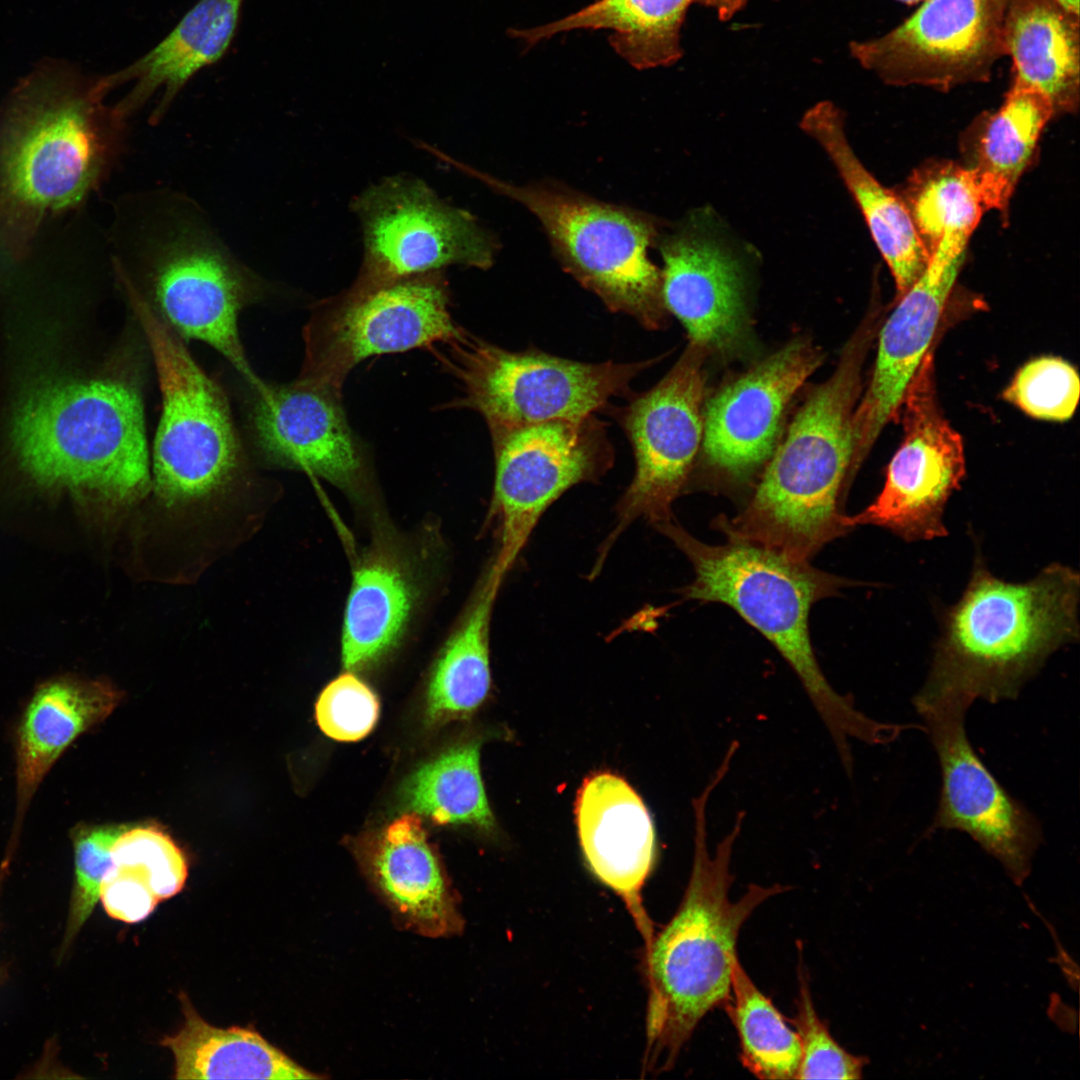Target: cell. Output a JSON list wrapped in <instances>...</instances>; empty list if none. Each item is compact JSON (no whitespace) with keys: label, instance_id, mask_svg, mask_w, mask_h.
Here are the masks:
<instances>
[{"label":"cell","instance_id":"cell-25","mask_svg":"<svg viewBox=\"0 0 1080 1080\" xmlns=\"http://www.w3.org/2000/svg\"><path fill=\"white\" fill-rule=\"evenodd\" d=\"M363 863L377 892L408 929L433 938L462 930L456 897L417 815L393 821L364 853Z\"/></svg>","mask_w":1080,"mask_h":1080},{"label":"cell","instance_id":"cell-17","mask_svg":"<svg viewBox=\"0 0 1080 1080\" xmlns=\"http://www.w3.org/2000/svg\"><path fill=\"white\" fill-rule=\"evenodd\" d=\"M914 707L925 722L941 770L932 828L965 832L1003 865L1015 883H1022L1041 841L1038 820L973 749L965 730L967 707L953 702Z\"/></svg>","mask_w":1080,"mask_h":1080},{"label":"cell","instance_id":"cell-8","mask_svg":"<svg viewBox=\"0 0 1080 1080\" xmlns=\"http://www.w3.org/2000/svg\"><path fill=\"white\" fill-rule=\"evenodd\" d=\"M495 191L518 201L542 224L565 270L614 313L648 330L663 328L662 274L650 260L656 220L554 184L518 186L471 170Z\"/></svg>","mask_w":1080,"mask_h":1080},{"label":"cell","instance_id":"cell-15","mask_svg":"<svg viewBox=\"0 0 1080 1080\" xmlns=\"http://www.w3.org/2000/svg\"><path fill=\"white\" fill-rule=\"evenodd\" d=\"M928 352L900 405L904 438L889 462L883 488L862 512L844 516L850 530L875 525L907 542L947 535L944 510L964 478L965 456L961 436L939 409Z\"/></svg>","mask_w":1080,"mask_h":1080},{"label":"cell","instance_id":"cell-13","mask_svg":"<svg viewBox=\"0 0 1080 1080\" xmlns=\"http://www.w3.org/2000/svg\"><path fill=\"white\" fill-rule=\"evenodd\" d=\"M1014 0H922L887 33L852 41L851 56L889 85L941 91L985 82L1005 56L1004 27Z\"/></svg>","mask_w":1080,"mask_h":1080},{"label":"cell","instance_id":"cell-27","mask_svg":"<svg viewBox=\"0 0 1080 1080\" xmlns=\"http://www.w3.org/2000/svg\"><path fill=\"white\" fill-rule=\"evenodd\" d=\"M1013 77L1037 88L1056 112H1073L1080 94V16L1058 0H1014L1004 27Z\"/></svg>","mask_w":1080,"mask_h":1080},{"label":"cell","instance_id":"cell-35","mask_svg":"<svg viewBox=\"0 0 1080 1080\" xmlns=\"http://www.w3.org/2000/svg\"><path fill=\"white\" fill-rule=\"evenodd\" d=\"M907 207L928 256L943 243L967 247L985 210L971 169L952 163L920 176Z\"/></svg>","mask_w":1080,"mask_h":1080},{"label":"cell","instance_id":"cell-38","mask_svg":"<svg viewBox=\"0 0 1080 1080\" xmlns=\"http://www.w3.org/2000/svg\"><path fill=\"white\" fill-rule=\"evenodd\" d=\"M1003 397L1031 417L1065 421L1079 402V375L1065 360L1037 358L1018 370Z\"/></svg>","mask_w":1080,"mask_h":1080},{"label":"cell","instance_id":"cell-16","mask_svg":"<svg viewBox=\"0 0 1080 1080\" xmlns=\"http://www.w3.org/2000/svg\"><path fill=\"white\" fill-rule=\"evenodd\" d=\"M356 209L365 243L356 284H378L456 264L486 269L493 262L495 241L472 216L415 180L395 178L374 186L359 198Z\"/></svg>","mask_w":1080,"mask_h":1080},{"label":"cell","instance_id":"cell-22","mask_svg":"<svg viewBox=\"0 0 1080 1080\" xmlns=\"http://www.w3.org/2000/svg\"><path fill=\"white\" fill-rule=\"evenodd\" d=\"M664 263L662 299L685 327L691 343L727 351L746 325L743 275L737 258L719 241L683 227L657 241Z\"/></svg>","mask_w":1080,"mask_h":1080},{"label":"cell","instance_id":"cell-6","mask_svg":"<svg viewBox=\"0 0 1080 1080\" xmlns=\"http://www.w3.org/2000/svg\"><path fill=\"white\" fill-rule=\"evenodd\" d=\"M118 208L112 262L138 272L166 324L213 347L262 391L267 383L250 366L237 326L240 310L259 295L257 276L183 194H131Z\"/></svg>","mask_w":1080,"mask_h":1080},{"label":"cell","instance_id":"cell-24","mask_svg":"<svg viewBox=\"0 0 1080 1080\" xmlns=\"http://www.w3.org/2000/svg\"><path fill=\"white\" fill-rule=\"evenodd\" d=\"M121 698L107 682L74 677L49 680L34 691L16 731V815L8 851L15 852L29 804L53 764Z\"/></svg>","mask_w":1080,"mask_h":1080},{"label":"cell","instance_id":"cell-11","mask_svg":"<svg viewBox=\"0 0 1080 1080\" xmlns=\"http://www.w3.org/2000/svg\"><path fill=\"white\" fill-rule=\"evenodd\" d=\"M463 328L452 318L438 272L361 285L315 304L303 329L304 359L297 381L342 393L366 358L432 349Z\"/></svg>","mask_w":1080,"mask_h":1080},{"label":"cell","instance_id":"cell-33","mask_svg":"<svg viewBox=\"0 0 1080 1080\" xmlns=\"http://www.w3.org/2000/svg\"><path fill=\"white\" fill-rule=\"evenodd\" d=\"M479 753V742L470 741L420 767L404 787L408 807L438 824L492 829L494 818L481 778Z\"/></svg>","mask_w":1080,"mask_h":1080},{"label":"cell","instance_id":"cell-9","mask_svg":"<svg viewBox=\"0 0 1080 1080\" xmlns=\"http://www.w3.org/2000/svg\"><path fill=\"white\" fill-rule=\"evenodd\" d=\"M116 278L151 349L162 396L152 487L166 505L224 490L237 476L241 445L221 388L122 273Z\"/></svg>","mask_w":1080,"mask_h":1080},{"label":"cell","instance_id":"cell-37","mask_svg":"<svg viewBox=\"0 0 1080 1080\" xmlns=\"http://www.w3.org/2000/svg\"><path fill=\"white\" fill-rule=\"evenodd\" d=\"M112 864L138 874L159 901L179 894L186 883L188 864L175 841L156 825H129L116 839Z\"/></svg>","mask_w":1080,"mask_h":1080},{"label":"cell","instance_id":"cell-30","mask_svg":"<svg viewBox=\"0 0 1080 1080\" xmlns=\"http://www.w3.org/2000/svg\"><path fill=\"white\" fill-rule=\"evenodd\" d=\"M698 0H597L554 22L512 29L511 36L532 45L577 29H608L616 53L637 69L677 62L682 56L681 27L688 7Z\"/></svg>","mask_w":1080,"mask_h":1080},{"label":"cell","instance_id":"cell-32","mask_svg":"<svg viewBox=\"0 0 1080 1080\" xmlns=\"http://www.w3.org/2000/svg\"><path fill=\"white\" fill-rule=\"evenodd\" d=\"M1054 114L1045 94L1013 77L1002 105L985 122L975 164L970 168L985 209L1006 210Z\"/></svg>","mask_w":1080,"mask_h":1080},{"label":"cell","instance_id":"cell-40","mask_svg":"<svg viewBox=\"0 0 1080 1080\" xmlns=\"http://www.w3.org/2000/svg\"><path fill=\"white\" fill-rule=\"evenodd\" d=\"M379 703L373 691L352 673L330 682L316 703L320 729L338 741H357L374 727Z\"/></svg>","mask_w":1080,"mask_h":1080},{"label":"cell","instance_id":"cell-20","mask_svg":"<svg viewBox=\"0 0 1080 1080\" xmlns=\"http://www.w3.org/2000/svg\"><path fill=\"white\" fill-rule=\"evenodd\" d=\"M965 252L937 247L882 326L869 386L853 414V467L864 461L883 427L897 414L906 389L929 351Z\"/></svg>","mask_w":1080,"mask_h":1080},{"label":"cell","instance_id":"cell-19","mask_svg":"<svg viewBox=\"0 0 1080 1080\" xmlns=\"http://www.w3.org/2000/svg\"><path fill=\"white\" fill-rule=\"evenodd\" d=\"M822 358L798 338L717 392L703 416L708 464L733 481L751 477L774 452L787 405Z\"/></svg>","mask_w":1080,"mask_h":1080},{"label":"cell","instance_id":"cell-42","mask_svg":"<svg viewBox=\"0 0 1080 1080\" xmlns=\"http://www.w3.org/2000/svg\"><path fill=\"white\" fill-rule=\"evenodd\" d=\"M10 866H11V864H9L7 862L6 863L4 861L1 862V865H0V898H1L2 891H3V886H4V883H5V880H6L7 876H8L9 870H10ZM3 977H4V974L2 972V969L0 968V983H1L2 979H3Z\"/></svg>","mask_w":1080,"mask_h":1080},{"label":"cell","instance_id":"cell-1","mask_svg":"<svg viewBox=\"0 0 1080 1080\" xmlns=\"http://www.w3.org/2000/svg\"><path fill=\"white\" fill-rule=\"evenodd\" d=\"M107 76L49 60L20 80L0 111V250L29 255L42 225L79 209L125 151L128 120Z\"/></svg>","mask_w":1080,"mask_h":1080},{"label":"cell","instance_id":"cell-5","mask_svg":"<svg viewBox=\"0 0 1080 1080\" xmlns=\"http://www.w3.org/2000/svg\"><path fill=\"white\" fill-rule=\"evenodd\" d=\"M874 323H862L834 373L809 394L746 507L730 520L716 521L727 537L809 561L850 531L841 498L855 475L852 419Z\"/></svg>","mask_w":1080,"mask_h":1080},{"label":"cell","instance_id":"cell-7","mask_svg":"<svg viewBox=\"0 0 1080 1080\" xmlns=\"http://www.w3.org/2000/svg\"><path fill=\"white\" fill-rule=\"evenodd\" d=\"M655 527L693 566L695 578L680 590L683 597L730 606L776 647L799 677L842 760L851 757L850 738L867 744L884 740L886 723L867 717L829 685L809 635L812 605L855 582L749 541L728 537L720 545L704 543L672 518Z\"/></svg>","mask_w":1080,"mask_h":1080},{"label":"cell","instance_id":"cell-21","mask_svg":"<svg viewBox=\"0 0 1080 1080\" xmlns=\"http://www.w3.org/2000/svg\"><path fill=\"white\" fill-rule=\"evenodd\" d=\"M575 815L588 867L622 899L648 949L655 933L641 891L656 860L649 811L623 778L601 771L584 779L577 792Z\"/></svg>","mask_w":1080,"mask_h":1080},{"label":"cell","instance_id":"cell-10","mask_svg":"<svg viewBox=\"0 0 1080 1080\" xmlns=\"http://www.w3.org/2000/svg\"><path fill=\"white\" fill-rule=\"evenodd\" d=\"M432 352L459 384L447 407L468 408L489 432L594 414L623 396L654 361L587 363L533 349L509 351L467 332Z\"/></svg>","mask_w":1080,"mask_h":1080},{"label":"cell","instance_id":"cell-36","mask_svg":"<svg viewBox=\"0 0 1080 1080\" xmlns=\"http://www.w3.org/2000/svg\"><path fill=\"white\" fill-rule=\"evenodd\" d=\"M128 826L80 824L73 828L74 876L58 961L67 954L99 902L104 876L112 866L113 844Z\"/></svg>","mask_w":1080,"mask_h":1080},{"label":"cell","instance_id":"cell-44","mask_svg":"<svg viewBox=\"0 0 1080 1080\" xmlns=\"http://www.w3.org/2000/svg\"><path fill=\"white\" fill-rule=\"evenodd\" d=\"M896 1H900L902 3L912 5V4L920 3L922 0H896Z\"/></svg>","mask_w":1080,"mask_h":1080},{"label":"cell","instance_id":"cell-23","mask_svg":"<svg viewBox=\"0 0 1080 1080\" xmlns=\"http://www.w3.org/2000/svg\"><path fill=\"white\" fill-rule=\"evenodd\" d=\"M244 0H199L156 46L121 70L108 74L112 89L130 84L116 103L129 120L152 98L158 122L199 71L218 62L239 24Z\"/></svg>","mask_w":1080,"mask_h":1080},{"label":"cell","instance_id":"cell-34","mask_svg":"<svg viewBox=\"0 0 1080 1080\" xmlns=\"http://www.w3.org/2000/svg\"><path fill=\"white\" fill-rule=\"evenodd\" d=\"M724 1008L736 1028L744 1067L760 1079H796L799 1037L750 979L738 955L732 962L731 998Z\"/></svg>","mask_w":1080,"mask_h":1080},{"label":"cell","instance_id":"cell-26","mask_svg":"<svg viewBox=\"0 0 1080 1080\" xmlns=\"http://www.w3.org/2000/svg\"><path fill=\"white\" fill-rule=\"evenodd\" d=\"M800 126L824 149L853 196L891 271L898 299L923 272L929 258L907 205L858 159L846 137L842 114L833 103L814 105Z\"/></svg>","mask_w":1080,"mask_h":1080},{"label":"cell","instance_id":"cell-4","mask_svg":"<svg viewBox=\"0 0 1080 1080\" xmlns=\"http://www.w3.org/2000/svg\"><path fill=\"white\" fill-rule=\"evenodd\" d=\"M714 777L693 801V865L681 904L645 950L648 984L644 1071L672 1068L703 1017L731 998L732 962L739 932L753 911L785 887L751 885L737 901L729 895L731 857L743 815L709 854L706 804Z\"/></svg>","mask_w":1080,"mask_h":1080},{"label":"cell","instance_id":"cell-14","mask_svg":"<svg viewBox=\"0 0 1080 1080\" xmlns=\"http://www.w3.org/2000/svg\"><path fill=\"white\" fill-rule=\"evenodd\" d=\"M706 349L689 343L652 388L615 411L630 441L634 476L621 497L613 539L639 517L654 525L672 518L703 436Z\"/></svg>","mask_w":1080,"mask_h":1080},{"label":"cell","instance_id":"cell-29","mask_svg":"<svg viewBox=\"0 0 1080 1080\" xmlns=\"http://www.w3.org/2000/svg\"><path fill=\"white\" fill-rule=\"evenodd\" d=\"M184 1021L160 1044L174 1058L175 1079L302 1080L321 1076L300 1066L250 1027L220 1028L205 1021L180 995Z\"/></svg>","mask_w":1080,"mask_h":1080},{"label":"cell","instance_id":"cell-3","mask_svg":"<svg viewBox=\"0 0 1080 1080\" xmlns=\"http://www.w3.org/2000/svg\"><path fill=\"white\" fill-rule=\"evenodd\" d=\"M1079 573L1051 563L1025 582L996 577L977 558L943 618L925 683L913 703L1014 699L1059 648L1079 639Z\"/></svg>","mask_w":1080,"mask_h":1080},{"label":"cell","instance_id":"cell-12","mask_svg":"<svg viewBox=\"0 0 1080 1080\" xmlns=\"http://www.w3.org/2000/svg\"><path fill=\"white\" fill-rule=\"evenodd\" d=\"M495 478L490 512L507 572L542 514L568 489L599 480L614 463L605 424L594 414L490 432Z\"/></svg>","mask_w":1080,"mask_h":1080},{"label":"cell","instance_id":"cell-39","mask_svg":"<svg viewBox=\"0 0 1080 1080\" xmlns=\"http://www.w3.org/2000/svg\"><path fill=\"white\" fill-rule=\"evenodd\" d=\"M799 963V993L793 1020L801 1046L796 1079L862 1078L866 1058L850 1054L831 1036L814 1008L806 971L802 961Z\"/></svg>","mask_w":1080,"mask_h":1080},{"label":"cell","instance_id":"cell-18","mask_svg":"<svg viewBox=\"0 0 1080 1080\" xmlns=\"http://www.w3.org/2000/svg\"><path fill=\"white\" fill-rule=\"evenodd\" d=\"M342 393L295 380L256 392L251 423L256 445L272 464L302 470L360 495L369 490L367 443L351 427Z\"/></svg>","mask_w":1080,"mask_h":1080},{"label":"cell","instance_id":"cell-28","mask_svg":"<svg viewBox=\"0 0 1080 1080\" xmlns=\"http://www.w3.org/2000/svg\"><path fill=\"white\" fill-rule=\"evenodd\" d=\"M417 594L409 567L395 554L374 550L360 562L353 572L341 639L348 671L374 665L397 646Z\"/></svg>","mask_w":1080,"mask_h":1080},{"label":"cell","instance_id":"cell-43","mask_svg":"<svg viewBox=\"0 0 1080 1080\" xmlns=\"http://www.w3.org/2000/svg\"><path fill=\"white\" fill-rule=\"evenodd\" d=\"M1069 10L1079 14V0H1058Z\"/></svg>","mask_w":1080,"mask_h":1080},{"label":"cell","instance_id":"cell-2","mask_svg":"<svg viewBox=\"0 0 1080 1080\" xmlns=\"http://www.w3.org/2000/svg\"><path fill=\"white\" fill-rule=\"evenodd\" d=\"M10 442L34 484L69 492L105 520L152 488L142 397L127 377H38L18 399Z\"/></svg>","mask_w":1080,"mask_h":1080},{"label":"cell","instance_id":"cell-41","mask_svg":"<svg viewBox=\"0 0 1080 1080\" xmlns=\"http://www.w3.org/2000/svg\"><path fill=\"white\" fill-rule=\"evenodd\" d=\"M99 901L111 918L129 924L147 919L159 903L144 879L113 864L104 876Z\"/></svg>","mask_w":1080,"mask_h":1080},{"label":"cell","instance_id":"cell-31","mask_svg":"<svg viewBox=\"0 0 1080 1080\" xmlns=\"http://www.w3.org/2000/svg\"><path fill=\"white\" fill-rule=\"evenodd\" d=\"M505 573L493 560L435 663L427 691V716L432 723L469 715L489 692L490 621Z\"/></svg>","mask_w":1080,"mask_h":1080}]
</instances>
